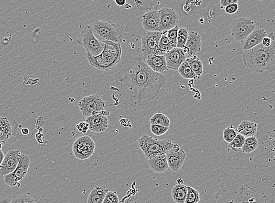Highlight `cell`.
<instances>
[{
    "label": "cell",
    "mask_w": 275,
    "mask_h": 203,
    "mask_svg": "<svg viewBox=\"0 0 275 203\" xmlns=\"http://www.w3.org/2000/svg\"><path fill=\"white\" fill-rule=\"evenodd\" d=\"M137 143L147 159L166 154L174 145L170 139L159 140L146 134L140 137Z\"/></svg>",
    "instance_id": "5b68a950"
},
{
    "label": "cell",
    "mask_w": 275,
    "mask_h": 203,
    "mask_svg": "<svg viewBox=\"0 0 275 203\" xmlns=\"http://www.w3.org/2000/svg\"><path fill=\"white\" fill-rule=\"evenodd\" d=\"M31 164V159L29 156L21 154L19 163L15 169L10 174L4 177V182L9 186L21 187V181L26 177Z\"/></svg>",
    "instance_id": "ba28073f"
},
{
    "label": "cell",
    "mask_w": 275,
    "mask_h": 203,
    "mask_svg": "<svg viewBox=\"0 0 275 203\" xmlns=\"http://www.w3.org/2000/svg\"><path fill=\"white\" fill-rule=\"evenodd\" d=\"M162 33L156 32H146L142 37L141 51L143 60L148 56L158 55V47Z\"/></svg>",
    "instance_id": "8fae6325"
},
{
    "label": "cell",
    "mask_w": 275,
    "mask_h": 203,
    "mask_svg": "<svg viewBox=\"0 0 275 203\" xmlns=\"http://www.w3.org/2000/svg\"><path fill=\"white\" fill-rule=\"evenodd\" d=\"M115 2L118 6H123L126 4V0H116Z\"/></svg>",
    "instance_id": "ee69618b"
},
{
    "label": "cell",
    "mask_w": 275,
    "mask_h": 203,
    "mask_svg": "<svg viewBox=\"0 0 275 203\" xmlns=\"http://www.w3.org/2000/svg\"><path fill=\"white\" fill-rule=\"evenodd\" d=\"M257 124L254 122L243 121L236 130L237 134H240L245 138L254 136L257 133Z\"/></svg>",
    "instance_id": "603a6c76"
},
{
    "label": "cell",
    "mask_w": 275,
    "mask_h": 203,
    "mask_svg": "<svg viewBox=\"0 0 275 203\" xmlns=\"http://www.w3.org/2000/svg\"><path fill=\"white\" fill-rule=\"evenodd\" d=\"M21 153L18 149H11L5 155L0 169V176L4 177L10 174L16 169L19 163Z\"/></svg>",
    "instance_id": "9a60e30c"
},
{
    "label": "cell",
    "mask_w": 275,
    "mask_h": 203,
    "mask_svg": "<svg viewBox=\"0 0 275 203\" xmlns=\"http://www.w3.org/2000/svg\"><path fill=\"white\" fill-rule=\"evenodd\" d=\"M179 71L180 76L185 79L188 80H195L198 79L195 73L190 68L187 61H184L182 64L181 65L177 70Z\"/></svg>",
    "instance_id": "83f0119b"
},
{
    "label": "cell",
    "mask_w": 275,
    "mask_h": 203,
    "mask_svg": "<svg viewBox=\"0 0 275 203\" xmlns=\"http://www.w3.org/2000/svg\"><path fill=\"white\" fill-rule=\"evenodd\" d=\"M13 129L7 118L0 116V142L5 143L10 139Z\"/></svg>",
    "instance_id": "7402d4cb"
},
{
    "label": "cell",
    "mask_w": 275,
    "mask_h": 203,
    "mask_svg": "<svg viewBox=\"0 0 275 203\" xmlns=\"http://www.w3.org/2000/svg\"><path fill=\"white\" fill-rule=\"evenodd\" d=\"M238 8L237 4H232L228 5L227 7L225 8V11H226L227 14H235L238 10Z\"/></svg>",
    "instance_id": "60d3db41"
},
{
    "label": "cell",
    "mask_w": 275,
    "mask_h": 203,
    "mask_svg": "<svg viewBox=\"0 0 275 203\" xmlns=\"http://www.w3.org/2000/svg\"><path fill=\"white\" fill-rule=\"evenodd\" d=\"M95 143L89 136L79 137L74 142L73 150L75 157L79 160H86L94 154Z\"/></svg>",
    "instance_id": "30bf717a"
},
{
    "label": "cell",
    "mask_w": 275,
    "mask_h": 203,
    "mask_svg": "<svg viewBox=\"0 0 275 203\" xmlns=\"http://www.w3.org/2000/svg\"><path fill=\"white\" fill-rule=\"evenodd\" d=\"M187 193V186L183 184H177L172 189L171 196L176 203H184Z\"/></svg>",
    "instance_id": "d4e9b609"
},
{
    "label": "cell",
    "mask_w": 275,
    "mask_h": 203,
    "mask_svg": "<svg viewBox=\"0 0 275 203\" xmlns=\"http://www.w3.org/2000/svg\"><path fill=\"white\" fill-rule=\"evenodd\" d=\"M148 164L151 170L156 173H163L169 169L165 155L149 159Z\"/></svg>",
    "instance_id": "44dd1931"
},
{
    "label": "cell",
    "mask_w": 275,
    "mask_h": 203,
    "mask_svg": "<svg viewBox=\"0 0 275 203\" xmlns=\"http://www.w3.org/2000/svg\"><path fill=\"white\" fill-rule=\"evenodd\" d=\"M5 157L4 152H2V150H0V169H1L2 167H1V164L2 162L3 161V159H4Z\"/></svg>",
    "instance_id": "f6af8a7d"
},
{
    "label": "cell",
    "mask_w": 275,
    "mask_h": 203,
    "mask_svg": "<svg viewBox=\"0 0 275 203\" xmlns=\"http://www.w3.org/2000/svg\"><path fill=\"white\" fill-rule=\"evenodd\" d=\"M2 148V143L0 142V150H1Z\"/></svg>",
    "instance_id": "c3c4849f"
},
{
    "label": "cell",
    "mask_w": 275,
    "mask_h": 203,
    "mask_svg": "<svg viewBox=\"0 0 275 203\" xmlns=\"http://www.w3.org/2000/svg\"><path fill=\"white\" fill-rule=\"evenodd\" d=\"M189 36V31L185 28H179L178 31L176 48L183 49L185 46Z\"/></svg>",
    "instance_id": "d6a6232c"
},
{
    "label": "cell",
    "mask_w": 275,
    "mask_h": 203,
    "mask_svg": "<svg viewBox=\"0 0 275 203\" xmlns=\"http://www.w3.org/2000/svg\"><path fill=\"white\" fill-rule=\"evenodd\" d=\"M179 27L177 26L173 28V29L162 33L164 34L165 36L167 37V38L169 39L171 45L173 46V48H176L178 31H179Z\"/></svg>",
    "instance_id": "e575fe53"
},
{
    "label": "cell",
    "mask_w": 275,
    "mask_h": 203,
    "mask_svg": "<svg viewBox=\"0 0 275 203\" xmlns=\"http://www.w3.org/2000/svg\"><path fill=\"white\" fill-rule=\"evenodd\" d=\"M268 35L267 31L261 28H256L243 42L242 46L243 51L254 48L262 43V40Z\"/></svg>",
    "instance_id": "ac0fdd59"
},
{
    "label": "cell",
    "mask_w": 275,
    "mask_h": 203,
    "mask_svg": "<svg viewBox=\"0 0 275 203\" xmlns=\"http://www.w3.org/2000/svg\"><path fill=\"white\" fill-rule=\"evenodd\" d=\"M108 111H102L93 113L91 116L85 118L86 122L89 124V130L95 133L105 132L109 127Z\"/></svg>",
    "instance_id": "4fadbf2b"
},
{
    "label": "cell",
    "mask_w": 275,
    "mask_h": 203,
    "mask_svg": "<svg viewBox=\"0 0 275 203\" xmlns=\"http://www.w3.org/2000/svg\"><path fill=\"white\" fill-rule=\"evenodd\" d=\"M120 124L124 127L131 126L130 121L127 119H121L120 120Z\"/></svg>",
    "instance_id": "7bdbcfd3"
},
{
    "label": "cell",
    "mask_w": 275,
    "mask_h": 203,
    "mask_svg": "<svg viewBox=\"0 0 275 203\" xmlns=\"http://www.w3.org/2000/svg\"><path fill=\"white\" fill-rule=\"evenodd\" d=\"M173 49V46H171L169 39L167 38L164 34L162 33L160 41H159L158 55H165Z\"/></svg>",
    "instance_id": "f1b7e54d"
},
{
    "label": "cell",
    "mask_w": 275,
    "mask_h": 203,
    "mask_svg": "<svg viewBox=\"0 0 275 203\" xmlns=\"http://www.w3.org/2000/svg\"><path fill=\"white\" fill-rule=\"evenodd\" d=\"M186 61L187 64H189L190 68H192L193 72L198 77V79L201 78V75L203 73V64L201 60L195 55L186 59Z\"/></svg>",
    "instance_id": "484cf974"
},
{
    "label": "cell",
    "mask_w": 275,
    "mask_h": 203,
    "mask_svg": "<svg viewBox=\"0 0 275 203\" xmlns=\"http://www.w3.org/2000/svg\"><path fill=\"white\" fill-rule=\"evenodd\" d=\"M258 146V140L255 136L248 137L245 140L244 144L241 148L242 151L246 154H251L255 151Z\"/></svg>",
    "instance_id": "f546056e"
},
{
    "label": "cell",
    "mask_w": 275,
    "mask_h": 203,
    "mask_svg": "<svg viewBox=\"0 0 275 203\" xmlns=\"http://www.w3.org/2000/svg\"><path fill=\"white\" fill-rule=\"evenodd\" d=\"M119 199L117 192L109 191L106 194L103 203H118Z\"/></svg>",
    "instance_id": "f35d334b"
},
{
    "label": "cell",
    "mask_w": 275,
    "mask_h": 203,
    "mask_svg": "<svg viewBox=\"0 0 275 203\" xmlns=\"http://www.w3.org/2000/svg\"><path fill=\"white\" fill-rule=\"evenodd\" d=\"M77 43L85 49L86 53L93 56H98L104 51L105 43L100 41L92 33L91 28L86 26L81 31Z\"/></svg>",
    "instance_id": "8992f818"
},
{
    "label": "cell",
    "mask_w": 275,
    "mask_h": 203,
    "mask_svg": "<svg viewBox=\"0 0 275 203\" xmlns=\"http://www.w3.org/2000/svg\"><path fill=\"white\" fill-rule=\"evenodd\" d=\"M243 64L253 72L262 73L270 70L275 63V41L270 46L265 47L261 43L242 55Z\"/></svg>",
    "instance_id": "7a4b0ae2"
},
{
    "label": "cell",
    "mask_w": 275,
    "mask_h": 203,
    "mask_svg": "<svg viewBox=\"0 0 275 203\" xmlns=\"http://www.w3.org/2000/svg\"><path fill=\"white\" fill-rule=\"evenodd\" d=\"M76 128L78 131L82 134H86L89 130V124L86 121L80 122L77 125Z\"/></svg>",
    "instance_id": "ab89813d"
},
{
    "label": "cell",
    "mask_w": 275,
    "mask_h": 203,
    "mask_svg": "<svg viewBox=\"0 0 275 203\" xmlns=\"http://www.w3.org/2000/svg\"><path fill=\"white\" fill-rule=\"evenodd\" d=\"M245 139L244 136L237 134L236 138L230 143L229 148L233 151H238L239 149H241L244 144Z\"/></svg>",
    "instance_id": "836d02e7"
},
{
    "label": "cell",
    "mask_w": 275,
    "mask_h": 203,
    "mask_svg": "<svg viewBox=\"0 0 275 203\" xmlns=\"http://www.w3.org/2000/svg\"><path fill=\"white\" fill-rule=\"evenodd\" d=\"M143 61L155 72L162 74L168 70L164 55H151Z\"/></svg>",
    "instance_id": "ffe728a7"
},
{
    "label": "cell",
    "mask_w": 275,
    "mask_h": 203,
    "mask_svg": "<svg viewBox=\"0 0 275 203\" xmlns=\"http://www.w3.org/2000/svg\"><path fill=\"white\" fill-rule=\"evenodd\" d=\"M96 38L102 42L111 41L121 44L125 33L123 27L109 21L95 20L90 26Z\"/></svg>",
    "instance_id": "277c9868"
},
{
    "label": "cell",
    "mask_w": 275,
    "mask_h": 203,
    "mask_svg": "<svg viewBox=\"0 0 275 203\" xmlns=\"http://www.w3.org/2000/svg\"><path fill=\"white\" fill-rule=\"evenodd\" d=\"M108 192L105 186L94 187L90 193L87 203H103Z\"/></svg>",
    "instance_id": "cb8c5ba5"
},
{
    "label": "cell",
    "mask_w": 275,
    "mask_h": 203,
    "mask_svg": "<svg viewBox=\"0 0 275 203\" xmlns=\"http://www.w3.org/2000/svg\"><path fill=\"white\" fill-rule=\"evenodd\" d=\"M10 203H37L35 199L27 195L15 196Z\"/></svg>",
    "instance_id": "d590c367"
},
{
    "label": "cell",
    "mask_w": 275,
    "mask_h": 203,
    "mask_svg": "<svg viewBox=\"0 0 275 203\" xmlns=\"http://www.w3.org/2000/svg\"><path fill=\"white\" fill-rule=\"evenodd\" d=\"M150 123L151 125H157V126L169 128L170 120L166 115L162 113H157L152 116L150 120Z\"/></svg>",
    "instance_id": "4dcf8cb0"
},
{
    "label": "cell",
    "mask_w": 275,
    "mask_h": 203,
    "mask_svg": "<svg viewBox=\"0 0 275 203\" xmlns=\"http://www.w3.org/2000/svg\"><path fill=\"white\" fill-rule=\"evenodd\" d=\"M115 79L124 104L135 110L155 99L167 83L163 75L155 72L143 62L142 54L118 69Z\"/></svg>",
    "instance_id": "6da1fadb"
},
{
    "label": "cell",
    "mask_w": 275,
    "mask_h": 203,
    "mask_svg": "<svg viewBox=\"0 0 275 203\" xmlns=\"http://www.w3.org/2000/svg\"><path fill=\"white\" fill-rule=\"evenodd\" d=\"M184 52L186 55L190 56H195L197 54L201 49V36L197 33L192 32L189 33L188 38L187 42L183 48Z\"/></svg>",
    "instance_id": "d6986e66"
},
{
    "label": "cell",
    "mask_w": 275,
    "mask_h": 203,
    "mask_svg": "<svg viewBox=\"0 0 275 203\" xmlns=\"http://www.w3.org/2000/svg\"><path fill=\"white\" fill-rule=\"evenodd\" d=\"M134 2L137 9H139V10L146 11V12L155 10V8L158 7L159 5H160V2L156 1H140V0H134Z\"/></svg>",
    "instance_id": "4316f807"
},
{
    "label": "cell",
    "mask_w": 275,
    "mask_h": 203,
    "mask_svg": "<svg viewBox=\"0 0 275 203\" xmlns=\"http://www.w3.org/2000/svg\"><path fill=\"white\" fill-rule=\"evenodd\" d=\"M151 130L154 135L158 136L164 135L168 130V127L157 126V125H151Z\"/></svg>",
    "instance_id": "74e56055"
},
{
    "label": "cell",
    "mask_w": 275,
    "mask_h": 203,
    "mask_svg": "<svg viewBox=\"0 0 275 203\" xmlns=\"http://www.w3.org/2000/svg\"><path fill=\"white\" fill-rule=\"evenodd\" d=\"M160 24V14L158 10H151L143 14L142 20V26L147 32L158 31Z\"/></svg>",
    "instance_id": "e0dca14e"
},
{
    "label": "cell",
    "mask_w": 275,
    "mask_h": 203,
    "mask_svg": "<svg viewBox=\"0 0 275 203\" xmlns=\"http://www.w3.org/2000/svg\"><path fill=\"white\" fill-rule=\"evenodd\" d=\"M258 24L251 19L240 17L234 20L230 25L231 35L237 42H243Z\"/></svg>",
    "instance_id": "52a82bcc"
},
{
    "label": "cell",
    "mask_w": 275,
    "mask_h": 203,
    "mask_svg": "<svg viewBox=\"0 0 275 203\" xmlns=\"http://www.w3.org/2000/svg\"><path fill=\"white\" fill-rule=\"evenodd\" d=\"M158 11L160 14L158 32L161 33L165 32L178 26L180 16L173 9L163 7Z\"/></svg>",
    "instance_id": "7c38bea8"
},
{
    "label": "cell",
    "mask_w": 275,
    "mask_h": 203,
    "mask_svg": "<svg viewBox=\"0 0 275 203\" xmlns=\"http://www.w3.org/2000/svg\"><path fill=\"white\" fill-rule=\"evenodd\" d=\"M165 156L168 168L174 172H177L185 162L186 153L179 145L174 143L173 148L166 153Z\"/></svg>",
    "instance_id": "5bb4252c"
},
{
    "label": "cell",
    "mask_w": 275,
    "mask_h": 203,
    "mask_svg": "<svg viewBox=\"0 0 275 203\" xmlns=\"http://www.w3.org/2000/svg\"><path fill=\"white\" fill-rule=\"evenodd\" d=\"M201 200L198 190L192 187L187 186V193L184 203H199Z\"/></svg>",
    "instance_id": "1f68e13d"
},
{
    "label": "cell",
    "mask_w": 275,
    "mask_h": 203,
    "mask_svg": "<svg viewBox=\"0 0 275 203\" xmlns=\"http://www.w3.org/2000/svg\"><path fill=\"white\" fill-rule=\"evenodd\" d=\"M30 133V131L29 129H26V128H24L21 130V133L23 134L24 135H27Z\"/></svg>",
    "instance_id": "bcb514c9"
},
{
    "label": "cell",
    "mask_w": 275,
    "mask_h": 203,
    "mask_svg": "<svg viewBox=\"0 0 275 203\" xmlns=\"http://www.w3.org/2000/svg\"><path fill=\"white\" fill-rule=\"evenodd\" d=\"M238 1L237 0H221L220 8L225 9L228 5L232 4H237Z\"/></svg>",
    "instance_id": "b9f144b4"
},
{
    "label": "cell",
    "mask_w": 275,
    "mask_h": 203,
    "mask_svg": "<svg viewBox=\"0 0 275 203\" xmlns=\"http://www.w3.org/2000/svg\"><path fill=\"white\" fill-rule=\"evenodd\" d=\"M79 110L83 116L88 118L96 112L105 110V102L98 94L86 96L78 103Z\"/></svg>",
    "instance_id": "9c48e42d"
},
{
    "label": "cell",
    "mask_w": 275,
    "mask_h": 203,
    "mask_svg": "<svg viewBox=\"0 0 275 203\" xmlns=\"http://www.w3.org/2000/svg\"><path fill=\"white\" fill-rule=\"evenodd\" d=\"M124 7L126 9H129L132 8V5H130L129 4H126L124 5Z\"/></svg>",
    "instance_id": "7dc6e473"
},
{
    "label": "cell",
    "mask_w": 275,
    "mask_h": 203,
    "mask_svg": "<svg viewBox=\"0 0 275 203\" xmlns=\"http://www.w3.org/2000/svg\"><path fill=\"white\" fill-rule=\"evenodd\" d=\"M164 56L168 69L177 71L181 65L186 61L187 55L183 49L175 48Z\"/></svg>",
    "instance_id": "2e32d148"
},
{
    "label": "cell",
    "mask_w": 275,
    "mask_h": 203,
    "mask_svg": "<svg viewBox=\"0 0 275 203\" xmlns=\"http://www.w3.org/2000/svg\"><path fill=\"white\" fill-rule=\"evenodd\" d=\"M237 134L236 130L234 129L232 126H231L224 130L223 138L225 141L230 143L236 138Z\"/></svg>",
    "instance_id": "8d00e7d4"
},
{
    "label": "cell",
    "mask_w": 275,
    "mask_h": 203,
    "mask_svg": "<svg viewBox=\"0 0 275 203\" xmlns=\"http://www.w3.org/2000/svg\"><path fill=\"white\" fill-rule=\"evenodd\" d=\"M104 51L101 54L93 56L86 53L89 63L96 69L109 71L116 67L121 61L122 48L121 44L111 41L105 42Z\"/></svg>",
    "instance_id": "3957f363"
}]
</instances>
